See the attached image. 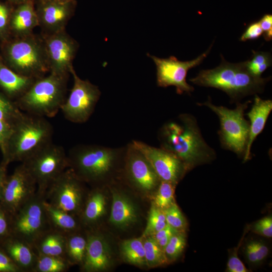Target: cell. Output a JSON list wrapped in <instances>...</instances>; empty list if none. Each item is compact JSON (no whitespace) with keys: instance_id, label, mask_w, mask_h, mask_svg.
I'll list each match as a JSON object with an SVG mask.
<instances>
[{"instance_id":"obj_6","label":"cell","mask_w":272,"mask_h":272,"mask_svg":"<svg viewBox=\"0 0 272 272\" xmlns=\"http://www.w3.org/2000/svg\"><path fill=\"white\" fill-rule=\"evenodd\" d=\"M4 55L9 68L38 79L49 72L43 37L32 33L5 41Z\"/></svg>"},{"instance_id":"obj_26","label":"cell","mask_w":272,"mask_h":272,"mask_svg":"<svg viewBox=\"0 0 272 272\" xmlns=\"http://www.w3.org/2000/svg\"><path fill=\"white\" fill-rule=\"evenodd\" d=\"M106 197L99 190L88 194L79 216L82 226L91 227L104 215L106 211Z\"/></svg>"},{"instance_id":"obj_10","label":"cell","mask_w":272,"mask_h":272,"mask_svg":"<svg viewBox=\"0 0 272 272\" xmlns=\"http://www.w3.org/2000/svg\"><path fill=\"white\" fill-rule=\"evenodd\" d=\"M70 74L73 77V86L60 110L69 121L84 123L94 112L101 96V91L98 86L89 80L80 78L74 68Z\"/></svg>"},{"instance_id":"obj_31","label":"cell","mask_w":272,"mask_h":272,"mask_svg":"<svg viewBox=\"0 0 272 272\" xmlns=\"http://www.w3.org/2000/svg\"><path fill=\"white\" fill-rule=\"evenodd\" d=\"M252 57L244 61L247 71L253 76L261 77V74L271 65V55L268 52L252 50Z\"/></svg>"},{"instance_id":"obj_23","label":"cell","mask_w":272,"mask_h":272,"mask_svg":"<svg viewBox=\"0 0 272 272\" xmlns=\"http://www.w3.org/2000/svg\"><path fill=\"white\" fill-rule=\"evenodd\" d=\"M36 79L14 72L0 60V87L9 98L19 99Z\"/></svg>"},{"instance_id":"obj_37","label":"cell","mask_w":272,"mask_h":272,"mask_svg":"<svg viewBox=\"0 0 272 272\" xmlns=\"http://www.w3.org/2000/svg\"><path fill=\"white\" fill-rule=\"evenodd\" d=\"M14 7L7 2L0 1V37L4 41L9 39L10 19Z\"/></svg>"},{"instance_id":"obj_12","label":"cell","mask_w":272,"mask_h":272,"mask_svg":"<svg viewBox=\"0 0 272 272\" xmlns=\"http://www.w3.org/2000/svg\"><path fill=\"white\" fill-rule=\"evenodd\" d=\"M212 46L213 44L197 58L189 61H180L174 56L163 58L148 54L156 65L157 86L163 88L173 86L178 94L183 93L190 94L194 91V88L186 82L187 72L202 62L209 54Z\"/></svg>"},{"instance_id":"obj_27","label":"cell","mask_w":272,"mask_h":272,"mask_svg":"<svg viewBox=\"0 0 272 272\" xmlns=\"http://www.w3.org/2000/svg\"><path fill=\"white\" fill-rule=\"evenodd\" d=\"M87 232L82 235L80 230L66 236L64 258L70 265L83 263L87 247Z\"/></svg>"},{"instance_id":"obj_25","label":"cell","mask_w":272,"mask_h":272,"mask_svg":"<svg viewBox=\"0 0 272 272\" xmlns=\"http://www.w3.org/2000/svg\"><path fill=\"white\" fill-rule=\"evenodd\" d=\"M66 236L50 228L36 239L32 246L37 254L64 258Z\"/></svg>"},{"instance_id":"obj_22","label":"cell","mask_w":272,"mask_h":272,"mask_svg":"<svg viewBox=\"0 0 272 272\" xmlns=\"http://www.w3.org/2000/svg\"><path fill=\"white\" fill-rule=\"evenodd\" d=\"M112 203L109 218L113 225L124 228L134 223L138 219L136 208L131 200L115 188L111 189Z\"/></svg>"},{"instance_id":"obj_41","label":"cell","mask_w":272,"mask_h":272,"mask_svg":"<svg viewBox=\"0 0 272 272\" xmlns=\"http://www.w3.org/2000/svg\"><path fill=\"white\" fill-rule=\"evenodd\" d=\"M239 247H237L230 256L227 264L226 271L247 272L249 271L238 257L237 251Z\"/></svg>"},{"instance_id":"obj_28","label":"cell","mask_w":272,"mask_h":272,"mask_svg":"<svg viewBox=\"0 0 272 272\" xmlns=\"http://www.w3.org/2000/svg\"><path fill=\"white\" fill-rule=\"evenodd\" d=\"M120 250L123 258L127 262L140 266L147 264L142 238L123 241L121 243Z\"/></svg>"},{"instance_id":"obj_20","label":"cell","mask_w":272,"mask_h":272,"mask_svg":"<svg viewBox=\"0 0 272 272\" xmlns=\"http://www.w3.org/2000/svg\"><path fill=\"white\" fill-rule=\"evenodd\" d=\"M271 110V100H264L257 94H255L251 108L246 114L249 119V132L248 143L243 157L244 162L250 159L252 145L258 135L264 128Z\"/></svg>"},{"instance_id":"obj_9","label":"cell","mask_w":272,"mask_h":272,"mask_svg":"<svg viewBox=\"0 0 272 272\" xmlns=\"http://www.w3.org/2000/svg\"><path fill=\"white\" fill-rule=\"evenodd\" d=\"M45 195L38 191L11 217V235L32 246L36 239L50 228L45 213Z\"/></svg>"},{"instance_id":"obj_24","label":"cell","mask_w":272,"mask_h":272,"mask_svg":"<svg viewBox=\"0 0 272 272\" xmlns=\"http://www.w3.org/2000/svg\"><path fill=\"white\" fill-rule=\"evenodd\" d=\"M50 228L67 235L79 231L82 225L78 216L62 210L48 202H44Z\"/></svg>"},{"instance_id":"obj_11","label":"cell","mask_w":272,"mask_h":272,"mask_svg":"<svg viewBox=\"0 0 272 272\" xmlns=\"http://www.w3.org/2000/svg\"><path fill=\"white\" fill-rule=\"evenodd\" d=\"M81 180L70 168L49 186L45 200L52 205L79 217L88 194Z\"/></svg>"},{"instance_id":"obj_4","label":"cell","mask_w":272,"mask_h":272,"mask_svg":"<svg viewBox=\"0 0 272 272\" xmlns=\"http://www.w3.org/2000/svg\"><path fill=\"white\" fill-rule=\"evenodd\" d=\"M53 128L45 117L24 113L16 122L2 164L24 162L52 143Z\"/></svg>"},{"instance_id":"obj_40","label":"cell","mask_w":272,"mask_h":272,"mask_svg":"<svg viewBox=\"0 0 272 272\" xmlns=\"http://www.w3.org/2000/svg\"><path fill=\"white\" fill-rule=\"evenodd\" d=\"M14 125L0 120V149L3 159L5 157L8 142L13 132Z\"/></svg>"},{"instance_id":"obj_19","label":"cell","mask_w":272,"mask_h":272,"mask_svg":"<svg viewBox=\"0 0 272 272\" xmlns=\"http://www.w3.org/2000/svg\"><path fill=\"white\" fill-rule=\"evenodd\" d=\"M0 247L21 272L33 271L37 254L31 245L10 235L0 243Z\"/></svg>"},{"instance_id":"obj_46","label":"cell","mask_w":272,"mask_h":272,"mask_svg":"<svg viewBox=\"0 0 272 272\" xmlns=\"http://www.w3.org/2000/svg\"><path fill=\"white\" fill-rule=\"evenodd\" d=\"M245 254L248 261L252 264H257L253 241H249L245 248Z\"/></svg>"},{"instance_id":"obj_45","label":"cell","mask_w":272,"mask_h":272,"mask_svg":"<svg viewBox=\"0 0 272 272\" xmlns=\"http://www.w3.org/2000/svg\"><path fill=\"white\" fill-rule=\"evenodd\" d=\"M253 242L257 264H259L266 258L269 249L267 245L262 242L256 240H253Z\"/></svg>"},{"instance_id":"obj_44","label":"cell","mask_w":272,"mask_h":272,"mask_svg":"<svg viewBox=\"0 0 272 272\" xmlns=\"http://www.w3.org/2000/svg\"><path fill=\"white\" fill-rule=\"evenodd\" d=\"M264 39L269 41L272 39V15L265 14L258 21Z\"/></svg>"},{"instance_id":"obj_38","label":"cell","mask_w":272,"mask_h":272,"mask_svg":"<svg viewBox=\"0 0 272 272\" xmlns=\"http://www.w3.org/2000/svg\"><path fill=\"white\" fill-rule=\"evenodd\" d=\"M254 233L267 238L272 237V217L266 216L255 222L251 227Z\"/></svg>"},{"instance_id":"obj_14","label":"cell","mask_w":272,"mask_h":272,"mask_svg":"<svg viewBox=\"0 0 272 272\" xmlns=\"http://www.w3.org/2000/svg\"><path fill=\"white\" fill-rule=\"evenodd\" d=\"M35 181L22 163L1 186L0 202L11 215L37 192Z\"/></svg>"},{"instance_id":"obj_30","label":"cell","mask_w":272,"mask_h":272,"mask_svg":"<svg viewBox=\"0 0 272 272\" xmlns=\"http://www.w3.org/2000/svg\"><path fill=\"white\" fill-rule=\"evenodd\" d=\"M146 264L151 267L161 266L168 263L164 250L152 236L144 242Z\"/></svg>"},{"instance_id":"obj_47","label":"cell","mask_w":272,"mask_h":272,"mask_svg":"<svg viewBox=\"0 0 272 272\" xmlns=\"http://www.w3.org/2000/svg\"><path fill=\"white\" fill-rule=\"evenodd\" d=\"M7 176V166L1 164L0 165V185L3 184Z\"/></svg>"},{"instance_id":"obj_34","label":"cell","mask_w":272,"mask_h":272,"mask_svg":"<svg viewBox=\"0 0 272 272\" xmlns=\"http://www.w3.org/2000/svg\"><path fill=\"white\" fill-rule=\"evenodd\" d=\"M24 113L15 102L0 93V120L15 125Z\"/></svg>"},{"instance_id":"obj_35","label":"cell","mask_w":272,"mask_h":272,"mask_svg":"<svg viewBox=\"0 0 272 272\" xmlns=\"http://www.w3.org/2000/svg\"><path fill=\"white\" fill-rule=\"evenodd\" d=\"M176 185L168 181H160L154 203L157 207L165 210L174 201V189Z\"/></svg>"},{"instance_id":"obj_49","label":"cell","mask_w":272,"mask_h":272,"mask_svg":"<svg viewBox=\"0 0 272 272\" xmlns=\"http://www.w3.org/2000/svg\"><path fill=\"white\" fill-rule=\"evenodd\" d=\"M59 1H62V2H67V1H70L72 0H59Z\"/></svg>"},{"instance_id":"obj_29","label":"cell","mask_w":272,"mask_h":272,"mask_svg":"<svg viewBox=\"0 0 272 272\" xmlns=\"http://www.w3.org/2000/svg\"><path fill=\"white\" fill-rule=\"evenodd\" d=\"M63 257L37 254V259L33 272H64L70 266Z\"/></svg>"},{"instance_id":"obj_42","label":"cell","mask_w":272,"mask_h":272,"mask_svg":"<svg viewBox=\"0 0 272 272\" xmlns=\"http://www.w3.org/2000/svg\"><path fill=\"white\" fill-rule=\"evenodd\" d=\"M262 35V31L258 21L251 23L241 35V41L253 40L259 38Z\"/></svg>"},{"instance_id":"obj_13","label":"cell","mask_w":272,"mask_h":272,"mask_svg":"<svg viewBox=\"0 0 272 272\" xmlns=\"http://www.w3.org/2000/svg\"><path fill=\"white\" fill-rule=\"evenodd\" d=\"M49 73L69 76L73 62L79 48L78 42L65 29L43 34Z\"/></svg>"},{"instance_id":"obj_48","label":"cell","mask_w":272,"mask_h":272,"mask_svg":"<svg viewBox=\"0 0 272 272\" xmlns=\"http://www.w3.org/2000/svg\"><path fill=\"white\" fill-rule=\"evenodd\" d=\"M7 2L9 3L13 6H15L22 3L29 2H35V0H6Z\"/></svg>"},{"instance_id":"obj_1","label":"cell","mask_w":272,"mask_h":272,"mask_svg":"<svg viewBox=\"0 0 272 272\" xmlns=\"http://www.w3.org/2000/svg\"><path fill=\"white\" fill-rule=\"evenodd\" d=\"M160 147L177 156L188 170L210 162L216 156L214 150L203 138L197 120L188 113H182L164 123L158 133Z\"/></svg>"},{"instance_id":"obj_51","label":"cell","mask_w":272,"mask_h":272,"mask_svg":"<svg viewBox=\"0 0 272 272\" xmlns=\"http://www.w3.org/2000/svg\"><path fill=\"white\" fill-rule=\"evenodd\" d=\"M2 185H0V190H1V186Z\"/></svg>"},{"instance_id":"obj_17","label":"cell","mask_w":272,"mask_h":272,"mask_svg":"<svg viewBox=\"0 0 272 272\" xmlns=\"http://www.w3.org/2000/svg\"><path fill=\"white\" fill-rule=\"evenodd\" d=\"M124 168L127 178L144 191L153 190L160 182L149 162L132 142L126 145Z\"/></svg>"},{"instance_id":"obj_36","label":"cell","mask_w":272,"mask_h":272,"mask_svg":"<svg viewBox=\"0 0 272 272\" xmlns=\"http://www.w3.org/2000/svg\"><path fill=\"white\" fill-rule=\"evenodd\" d=\"M163 210L168 225L178 231H185L186 220L175 202Z\"/></svg>"},{"instance_id":"obj_15","label":"cell","mask_w":272,"mask_h":272,"mask_svg":"<svg viewBox=\"0 0 272 272\" xmlns=\"http://www.w3.org/2000/svg\"><path fill=\"white\" fill-rule=\"evenodd\" d=\"M131 142L147 158L160 181L176 185L188 171L183 161L173 153L141 141Z\"/></svg>"},{"instance_id":"obj_32","label":"cell","mask_w":272,"mask_h":272,"mask_svg":"<svg viewBox=\"0 0 272 272\" xmlns=\"http://www.w3.org/2000/svg\"><path fill=\"white\" fill-rule=\"evenodd\" d=\"M164 210L154 203L151 207L147 224L143 234V237L151 236L164 228L167 225Z\"/></svg>"},{"instance_id":"obj_21","label":"cell","mask_w":272,"mask_h":272,"mask_svg":"<svg viewBox=\"0 0 272 272\" xmlns=\"http://www.w3.org/2000/svg\"><path fill=\"white\" fill-rule=\"evenodd\" d=\"M35 3L29 2L14 7L10 19L9 30L15 37L31 34L33 30L39 26Z\"/></svg>"},{"instance_id":"obj_7","label":"cell","mask_w":272,"mask_h":272,"mask_svg":"<svg viewBox=\"0 0 272 272\" xmlns=\"http://www.w3.org/2000/svg\"><path fill=\"white\" fill-rule=\"evenodd\" d=\"M251 102H237L233 109L213 104L210 97L206 102L197 103L200 106L208 107L218 116L220 122L218 134L222 148L243 158L249 132V123L244 118V112Z\"/></svg>"},{"instance_id":"obj_33","label":"cell","mask_w":272,"mask_h":272,"mask_svg":"<svg viewBox=\"0 0 272 272\" xmlns=\"http://www.w3.org/2000/svg\"><path fill=\"white\" fill-rule=\"evenodd\" d=\"M185 231H178L170 238L164 249L168 262L176 260L182 253L186 245Z\"/></svg>"},{"instance_id":"obj_50","label":"cell","mask_w":272,"mask_h":272,"mask_svg":"<svg viewBox=\"0 0 272 272\" xmlns=\"http://www.w3.org/2000/svg\"><path fill=\"white\" fill-rule=\"evenodd\" d=\"M40 1H50V0H40Z\"/></svg>"},{"instance_id":"obj_3","label":"cell","mask_w":272,"mask_h":272,"mask_svg":"<svg viewBox=\"0 0 272 272\" xmlns=\"http://www.w3.org/2000/svg\"><path fill=\"white\" fill-rule=\"evenodd\" d=\"M126 146L112 148L79 145L69 151V168L83 182L96 183L106 180L124 162Z\"/></svg>"},{"instance_id":"obj_8","label":"cell","mask_w":272,"mask_h":272,"mask_svg":"<svg viewBox=\"0 0 272 272\" xmlns=\"http://www.w3.org/2000/svg\"><path fill=\"white\" fill-rule=\"evenodd\" d=\"M36 182L37 191L44 194L52 182L69 168L62 147L51 143L22 163Z\"/></svg>"},{"instance_id":"obj_18","label":"cell","mask_w":272,"mask_h":272,"mask_svg":"<svg viewBox=\"0 0 272 272\" xmlns=\"http://www.w3.org/2000/svg\"><path fill=\"white\" fill-rule=\"evenodd\" d=\"M111 259L109 246L104 236L96 231H87L86 251L82 269L88 272L106 270L110 266Z\"/></svg>"},{"instance_id":"obj_39","label":"cell","mask_w":272,"mask_h":272,"mask_svg":"<svg viewBox=\"0 0 272 272\" xmlns=\"http://www.w3.org/2000/svg\"><path fill=\"white\" fill-rule=\"evenodd\" d=\"M11 217L12 215L0 202V243L11 235Z\"/></svg>"},{"instance_id":"obj_2","label":"cell","mask_w":272,"mask_h":272,"mask_svg":"<svg viewBox=\"0 0 272 272\" xmlns=\"http://www.w3.org/2000/svg\"><path fill=\"white\" fill-rule=\"evenodd\" d=\"M221 64L216 68L201 70L189 81L199 86L212 87L225 92L233 102L243 97L261 93L270 77L263 78L251 75L244 62L230 63L221 55Z\"/></svg>"},{"instance_id":"obj_43","label":"cell","mask_w":272,"mask_h":272,"mask_svg":"<svg viewBox=\"0 0 272 272\" xmlns=\"http://www.w3.org/2000/svg\"><path fill=\"white\" fill-rule=\"evenodd\" d=\"M0 272H21L1 247Z\"/></svg>"},{"instance_id":"obj_5","label":"cell","mask_w":272,"mask_h":272,"mask_svg":"<svg viewBox=\"0 0 272 272\" xmlns=\"http://www.w3.org/2000/svg\"><path fill=\"white\" fill-rule=\"evenodd\" d=\"M69 76L49 73L37 79L15 102L27 114L43 117L54 116L64 103Z\"/></svg>"},{"instance_id":"obj_16","label":"cell","mask_w":272,"mask_h":272,"mask_svg":"<svg viewBox=\"0 0 272 272\" xmlns=\"http://www.w3.org/2000/svg\"><path fill=\"white\" fill-rule=\"evenodd\" d=\"M77 5L76 0H37L35 10L43 34H50L65 29L68 22L75 14Z\"/></svg>"}]
</instances>
